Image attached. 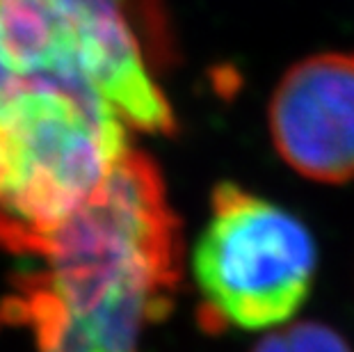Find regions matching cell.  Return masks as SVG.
Listing matches in <instances>:
<instances>
[{
  "instance_id": "277c9868",
  "label": "cell",
  "mask_w": 354,
  "mask_h": 352,
  "mask_svg": "<svg viewBox=\"0 0 354 352\" xmlns=\"http://www.w3.org/2000/svg\"><path fill=\"white\" fill-rule=\"evenodd\" d=\"M66 44L89 87L147 133L174 131V112L142 44L147 0H55Z\"/></svg>"
},
{
  "instance_id": "6da1fadb",
  "label": "cell",
  "mask_w": 354,
  "mask_h": 352,
  "mask_svg": "<svg viewBox=\"0 0 354 352\" xmlns=\"http://www.w3.org/2000/svg\"><path fill=\"white\" fill-rule=\"evenodd\" d=\"M39 259L5 306L138 332L160 318L178 279V227L153 163L128 151Z\"/></svg>"
},
{
  "instance_id": "5b68a950",
  "label": "cell",
  "mask_w": 354,
  "mask_h": 352,
  "mask_svg": "<svg viewBox=\"0 0 354 352\" xmlns=\"http://www.w3.org/2000/svg\"><path fill=\"white\" fill-rule=\"evenodd\" d=\"M270 136L297 174L354 178V55L318 53L286 71L270 101Z\"/></svg>"
},
{
  "instance_id": "7a4b0ae2",
  "label": "cell",
  "mask_w": 354,
  "mask_h": 352,
  "mask_svg": "<svg viewBox=\"0 0 354 352\" xmlns=\"http://www.w3.org/2000/svg\"><path fill=\"white\" fill-rule=\"evenodd\" d=\"M131 151L105 103L26 87L0 106V245L41 257Z\"/></svg>"
},
{
  "instance_id": "8992f818",
  "label": "cell",
  "mask_w": 354,
  "mask_h": 352,
  "mask_svg": "<svg viewBox=\"0 0 354 352\" xmlns=\"http://www.w3.org/2000/svg\"><path fill=\"white\" fill-rule=\"evenodd\" d=\"M0 69L21 87L105 103L78 71L55 0H0Z\"/></svg>"
},
{
  "instance_id": "3957f363",
  "label": "cell",
  "mask_w": 354,
  "mask_h": 352,
  "mask_svg": "<svg viewBox=\"0 0 354 352\" xmlns=\"http://www.w3.org/2000/svg\"><path fill=\"white\" fill-rule=\"evenodd\" d=\"M318 252L295 215L222 183L192 257L208 329H266L283 325L311 293Z\"/></svg>"
},
{
  "instance_id": "52a82bcc",
  "label": "cell",
  "mask_w": 354,
  "mask_h": 352,
  "mask_svg": "<svg viewBox=\"0 0 354 352\" xmlns=\"http://www.w3.org/2000/svg\"><path fill=\"white\" fill-rule=\"evenodd\" d=\"M252 352H352V348L331 327L315 320H302L270 332Z\"/></svg>"
},
{
  "instance_id": "ba28073f",
  "label": "cell",
  "mask_w": 354,
  "mask_h": 352,
  "mask_svg": "<svg viewBox=\"0 0 354 352\" xmlns=\"http://www.w3.org/2000/svg\"><path fill=\"white\" fill-rule=\"evenodd\" d=\"M21 89H26V87H21L19 82H14L3 69H0V106H3L5 101H10L14 94L21 92Z\"/></svg>"
}]
</instances>
